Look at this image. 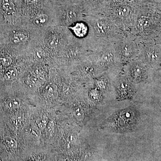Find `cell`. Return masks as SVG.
I'll return each mask as SVG.
<instances>
[{"label": "cell", "instance_id": "19", "mask_svg": "<svg viewBox=\"0 0 161 161\" xmlns=\"http://www.w3.org/2000/svg\"><path fill=\"white\" fill-rule=\"evenodd\" d=\"M48 124V119L46 117H42V118L38 119L37 122L38 128L40 130H43V129H45Z\"/></svg>", "mask_w": 161, "mask_h": 161}, {"label": "cell", "instance_id": "18", "mask_svg": "<svg viewBox=\"0 0 161 161\" xmlns=\"http://www.w3.org/2000/svg\"><path fill=\"white\" fill-rule=\"evenodd\" d=\"M20 104V101L16 98L9 99L6 103V106L9 109H15L18 108Z\"/></svg>", "mask_w": 161, "mask_h": 161}, {"label": "cell", "instance_id": "22", "mask_svg": "<svg viewBox=\"0 0 161 161\" xmlns=\"http://www.w3.org/2000/svg\"><path fill=\"white\" fill-rule=\"evenodd\" d=\"M2 62L4 65L6 66L9 65L12 62V60L11 58L8 57H4L2 59Z\"/></svg>", "mask_w": 161, "mask_h": 161}, {"label": "cell", "instance_id": "2", "mask_svg": "<svg viewBox=\"0 0 161 161\" xmlns=\"http://www.w3.org/2000/svg\"><path fill=\"white\" fill-rule=\"evenodd\" d=\"M92 46L90 60L102 73L118 72L123 69V65L119 57L116 42H107L95 39Z\"/></svg>", "mask_w": 161, "mask_h": 161}, {"label": "cell", "instance_id": "6", "mask_svg": "<svg viewBox=\"0 0 161 161\" xmlns=\"http://www.w3.org/2000/svg\"><path fill=\"white\" fill-rule=\"evenodd\" d=\"M116 47L121 63L124 65L138 59L139 54L138 42L132 37H125L116 42Z\"/></svg>", "mask_w": 161, "mask_h": 161}, {"label": "cell", "instance_id": "20", "mask_svg": "<svg viewBox=\"0 0 161 161\" xmlns=\"http://www.w3.org/2000/svg\"><path fill=\"white\" fill-rule=\"evenodd\" d=\"M74 115L76 119L80 120L83 118L84 113L83 111L80 108H77L74 110Z\"/></svg>", "mask_w": 161, "mask_h": 161}, {"label": "cell", "instance_id": "7", "mask_svg": "<svg viewBox=\"0 0 161 161\" xmlns=\"http://www.w3.org/2000/svg\"><path fill=\"white\" fill-rule=\"evenodd\" d=\"M149 67L141 60L136 59L125 64L123 68L126 77L132 83L138 84L147 80Z\"/></svg>", "mask_w": 161, "mask_h": 161}, {"label": "cell", "instance_id": "24", "mask_svg": "<svg viewBox=\"0 0 161 161\" xmlns=\"http://www.w3.org/2000/svg\"><path fill=\"white\" fill-rule=\"evenodd\" d=\"M27 161H41V160L39 159H30L29 160Z\"/></svg>", "mask_w": 161, "mask_h": 161}, {"label": "cell", "instance_id": "8", "mask_svg": "<svg viewBox=\"0 0 161 161\" xmlns=\"http://www.w3.org/2000/svg\"><path fill=\"white\" fill-rule=\"evenodd\" d=\"M112 2V0H86V8L89 15H104L111 6Z\"/></svg>", "mask_w": 161, "mask_h": 161}, {"label": "cell", "instance_id": "23", "mask_svg": "<svg viewBox=\"0 0 161 161\" xmlns=\"http://www.w3.org/2000/svg\"><path fill=\"white\" fill-rule=\"evenodd\" d=\"M70 89L69 86H65L64 87V93H65V94H67V95H68V94H69V93Z\"/></svg>", "mask_w": 161, "mask_h": 161}, {"label": "cell", "instance_id": "5", "mask_svg": "<svg viewBox=\"0 0 161 161\" xmlns=\"http://www.w3.org/2000/svg\"><path fill=\"white\" fill-rule=\"evenodd\" d=\"M139 46L138 60L148 67H161V48L158 41L138 42Z\"/></svg>", "mask_w": 161, "mask_h": 161}, {"label": "cell", "instance_id": "12", "mask_svg": "<svg viewBox=\"0 0 161 161\" xmlns=\"http://www.w3.org/2000/svg\"><path fill=\"white\" fill-rule=\"evenodd\" d=\"M44 93L47 98L55 99L58 96V86L54 84L48 85L44 89Z\"/></svg>", "mask_w": 161, "mask_h": 161}, {"label": "cell", "instance_id": "11", "mask_svg": "<svg viewBox=\"0 0 161 161\" xmlns=\"http://www.w3.org/2000/svg\"><path fill=\"white\" fill-rule=\"evenodd\" d=\"M82 9L78 5H72L68 8L66 11L67 23L70 26L74 23L82 20Z\"/></svg>", "mask_w": 161, "mask_h": 161}, {"label": "cell", "instance_id": "13", "mask_svg": "<svg viewBox=\"0 0 161 161\" xmlns=\"http://www.w3.org/2000/svg\"><path fill=\"white\" fill-rule=\"evenodd\" d=\"M4 143L6 149L11 152H14L17 149V142L11 137H5L4 138Z\"/></svg>", "mask_w": 161, "mask_h": 161}, {"label": "cell", "instance_id": "16", "mask_svg": "<svg viewBox=\"0 0 161 161\" xmlns=\"http://www.w3.org/2000/svg\"><path fill=\"white\" fill-rule=\"evenodd\" d=\"M3 9L8 14L13 13L14 10V6L11 0H3Z\"/></svg>", "mask_w": 161, "mask_h": 161}, {"label": "cell", "instance_id": "17", "mask_svg": "<svg viewBox=\"0 0 161 161\" xmlns=\"http://www.w3.org/2000/svg\"><path fill=\"white\" fill-rule=\"evenodd\" d=\"M48 18L47 15L41 14L38 15L34 20V23L38 26H42L46 24L48 21Z\"/></svg>", "mask_w": 161, "mask_h": 161}, {"label": "cell", "instance_id": "4", "mask_svg": "<svg viewBox=\"0 0 161 161\" xmlns=\"http://www.w3.org/2000/svg\"><path fill=\"white\" fill-rule=\"evenodd\" d=\"M86 20L92 35L97 40L117 42L126 37L123 31L113 21L103 15H89Z\"/></svg>", "mask_w": 161, "mask_h": 161}, {"label": "cell", "instance_id": "15", "mask_svg": "<svg viewBox=\"0 0 161 161\" xmlns=\"http://www.w3.org/2000/svg\"><path fill=\"white\" fill-rule=\"evenodd\" d=\"M18 75V70L16 68L11 67L8 69L4 74V78L6 80H14Z\"/></svg>", "mask_w": 161, "mask_h": 161}, {"label": "cell", "instance_id": "3", "mask_svg": "<svg viewBox=\"0 0 161 161\" xmlns=\"http://www.w3.org/2000/svg\"><path fill=\"white\" fill-rule=\"evenodd\" d=\"M138 1L112 0L104 15L113 21L123 31L125 36H131Z\"/></svg>", "mask_w": 161, "mask_h": 161}, {"label": "cell", "instance_id": "21", "mask_svg": "<svg viewBox=\"0 0 161 161\" xmlns=\"http://www.w3.org/2000/svg\"><path fill=\"white\" fill-rule=\"evenodd\" d=\"M59 42V40L56 36H52L48 40V44L50 46L54 47L57 46Z\"/></svg>", "mask_w": 161, "mask_h": 161}, {"label": "cell", "instance_id": "1", "mask_svg": "<svg viewBox=\"0 0 161 161\" xmlns=\"http://www.w3.org/2000/svg\"><path fill=\"white\" fill-rule=\"evenodd\" d=\"M161 34V3L140 1L131 36L137 42L158 41Z\"/></svg>", "mask_w": 161, "mask_h": 161}, {"label": "cell", "instance_id": "14", "mask_svg": "<svg viewBox=\"0 0 161 161\" xmlns=\"http://www.w3.org/2000/svg\"><path fill=\"white\" fill-rule=\"evenodd\" d=\"M28 39V34L23 32H16L12 36L13 42L16 44L25 42Z\"/></svg>", "mask_w": 161, "mask_h": 161}, {"label": "cell", "instance_id": "10", "mask_svg": "<svg viewBox=\"0 0 161 161\" xmlns=\"http://www.w3.org/2000/svg\"><path fill=\"white\" fill-rule=\"evenodd\" d=\"M69 28L75 37L79 39L86 37L91 31L88 23L82 20L74 23L70 26Z\"/></svg>", "mask_w": 161, "mask_h": 161}, {"label": "cell", "instance_id": "9", "mask_svg": "<svg viewBox=\"0 0 161 161\" xmlns=\"http://www.w3.org/2000/svg\"><path fill=\"white\" fill-rule=\"evenodd\" d=\"M115 86L116 91L121 96H130L133 95L135 91L134 85L126 76H119L116 80Z\"/></svg>", "mask_w": 161, "mask_h": 161}]
</instances>
